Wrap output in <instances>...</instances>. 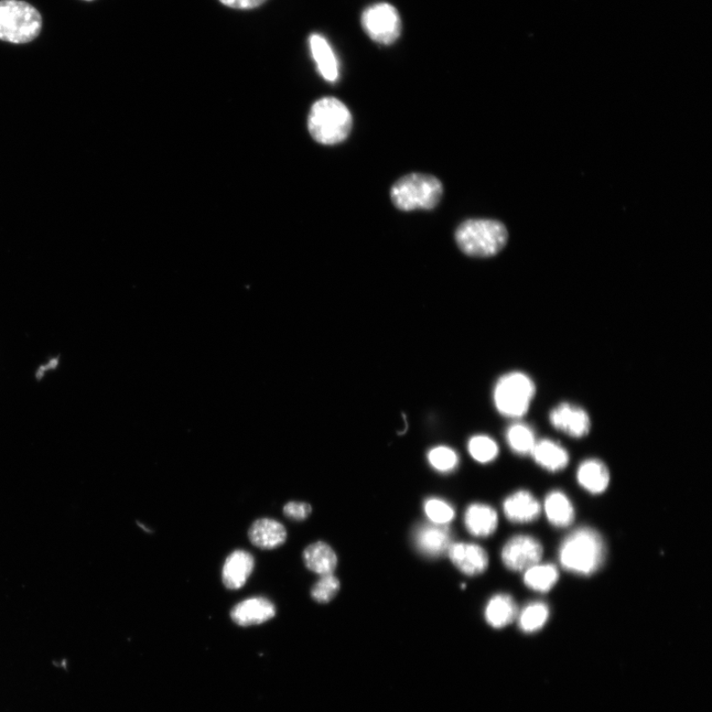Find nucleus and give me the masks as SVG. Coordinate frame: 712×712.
Here are the masks:
<instances>
[{
    "label": "nucleus",
    "instance_id": "29",
    "mask_svg": "<svg viewBox=\"0 0 712 712\" xmlns=\"http://www.w3.org/2000/svg\"><path fill=\"white\" fill-rule=\"evenodd\" d=\"M341 588L338 578L331 575L322 576L311 591V596L320 603H327L337 596Z\"/></svg>",
    "mask_w": 712,
    "mask_h": 712
},
{
    "label": "nucleus",
    "instance_id": "16",
    "mask_svg": "<svg viewBox=\"0 0 712 712\" xmlns=\"http://www.w3.org/2000/svg\"><path fill=\"white\" fill-rule=\"evenodd\" d=\"M313 59L322 77L330 82H336L340 75L339 62L325 37L312 34L309 39Z\"/></svg>",
    "mask_w": 712,
    "mask_h": 712
},
{
    "label": "nucleus",
    "instance_id": "4",
    "mask_svg": "<svg viewBox=\"0 0 712 712\" xmlns=\"http://www.w3.org/2000/svg\"><path fill=\"white\" fill-rule=\"evenodd\" d=\"M43 18L39 10L24 0H0V40L27 44L41 34Z\"/></svg>",
    "mask_w": 712,
    "mask_h": 712
},
{
    "label": "nucleus",
    "instance_id": "21",
    "mask_svg": "<svg viewBox=\"0 0 712 712\" xmlns=\"http://www.w3.org/2000/svg\"><path fill=\"white\" fill-rule=\"evenodd\" d=\"M515 601L509 595L500 593L494 596L485 609V618L494 629H503L514 621L516 617Z\"/></svg>",
    "mask_w": 712,
    "mask_h": 712
},
{
    "label": "nucleus",
    "instance_id": "14",
    "mask_svg": "<svg viewBox=\"0 0 712 712\" xmlns=\"http://www.w3.org/2000/svg\"><path fill=\"white\" fill-rule=\"evenodd\" d=\"M504 513L513 523H531L542 513L541 504L527 491H519L504 502Z\"/></svg>",
    "mask_w": 712,
    "mask_h": 712
},
{
    "label": "nucleus",
    "instance_id": "12",
    "mask_svg": "<svg viewBox=\"0 0 712 712\" xmlns=\"http://www.w3.org/2000/svg\"><path fill=\"white\" fill-rule=\"evenodd\" d=\"M276 608L272 601L264 597L245 600L231 611L232 621L240 627L262 624L275 617Z\"/></svg>",
    "mask_w": 712,
    "mask_h": 712
},
{
    "label": "nucleus",
    "instance_id": "11",
    "mask_svg": "<svg viewBox=\"0 0 712 712\" xmlns=\"http://www.w3.org/2000/svg\"><path fill=\"white\" fill-rule=\"evenodd\" d=\"M447 554L451 563L468 576H476L486 571L489 557L485 549L473 544H452Z\"/></svg>",
    "mask_w": 712,
    "mask_h": 712
},
{
    "label": "nucleus",
    "instance_id": "2",
    "mask_svg": "<svg viewBox=\"0 0 712 712\" xmlns=\"http://www.w3.org/2000/svg\"><path fill=\"white\" fill-rule=\"evenodd\" d=\"M309 132L316 142L336 145L345 141L351 132L352 116L347 106L334 97H323L312 106Z\"/></svg>",
    "mask_w": 712,
    "mask_h": 712
},
{
    "label": "nucleus",
    "instance_id": "10",
    "mask_svg": "<svg viewBox=\"0 0 712 712\" xmlns=\"http://www.w3.org/2000/svg\"><path fill=\"white\" fill-rule=\"evenodd\" d=\"M414 544L420 553L429 558H438L448 553L452 544V534L447 525H419L414 532Z\"/></svg>",
    "mask_w": 712,
    "mask_h": 712
},
{
    "label": "nucleus",
    "instance_id": "7",
    "mask_svg": "<svg viewBox=\"0 0 712 712\" xmlns=\"http://www.w3.org/2000/svg\"><path fill=\"white\" fill-rule=\"evenodd\" d=\"M361 24L366 34L381 45H391L401 35L400 14L390 4L374 5L366 9Z\"/></svg>",
    "mask_w": 712,
    "mask_h": 712
},
{
    "label": "nucleus",
    "instance_id": "25",
    "mask_svg": "<svg viewBox=\"0 0 712 712\" xmlns=\"http://www.w3.org/2000/svg\"><path fill=\"white\" fill-rule=\"evenodd\" d=\"M549 618V609L544 602H533L520 614L519 625L523 631L533 633L544 627Z\"/></svg>",
    "mask_w": 712,
    "mask_h": 712
},
{
    "label": "nucleus",
    "instance_id": "19",
    "mask_svg": "<svg viewBox=\"0 0 712 712\" xmlns=\"http://www.w3.org/2000/svg\"><path fill=\"white\" fill-rule=\"evenodd\" d=\"M532 456L538 466L552 472L564 469L569 462L566 449L550 439L536 441Z\"/></svg>",
    "mask_w": 712,
    "mask_h": 712
},
{
    "label": "nucleus",
    "instance_id": "33",
    "mask_svg": "<svg viewBox=\"0 0 712 712\" xmlns=\"http://www.w3.org/2000/svg\"><path fill=\"white\" fill-rule=\"evenodd\" d=\"M83 2H93V0H83Z\"/></svg>",
    "mask_w": 712,
    "mask_h": 712
},
{
    "label": "nucleus",
    "instance_id": "22",
    "mask_svg": "<svg viewBox=\"0 0 712 712\" xmlns=\"http://www.w3.org/2000/svg\"><path fill=\"white\" fill-rule=\"evenodd\" d=\"M547 519L557 527H567L574 521L573 505L563 493H550L544 502Z\"/></svg>",
    "mask_w": 712,
    "mask_h": 712
},
{
    "label": "nucleus",
    "instance_id": "31",
    "mask_svg": "<svg viewBox=\"0 0 712 712\" xmlns=\"http://www.w3.org/2000/svg\"><path fill=\"white\" fill-rule=\"evenodd\" d=\"M226 6L237 10H252L265 5L267 0H219Z\"/></svg>",
    "mask_w": 712,
    "mask_h": 712
},
{
    "label": "nucleus",
    "instance_id": "17",
    "mask_svg": "<svg viewBox=\"0 0 712 712\" xmlns=\"http://www.w3.org/2000/svg\"><path fill=\"white\" fill-rule=\"evenodd\" d=\"M464 523L474 536L487 537L497 530L498 515L490 505L473 504L464 515Z\"/></svg>",
    "mask_w": 712,
    "mask_h": 712
},
{
    "label": "nucleus",
    "instance_id": "13",
    "mask_svg": "<svg viewBox=\"0 0 712 712\" xmlns=\"http://www.w3.org/2000/svg\"><path fill=\"white\" fill-rule=\"evenodd\" d=\"M254 569V556L245 550H236L225 561L222 571L223 584L226 589L239 590L245 586Z\"/></svg>",
    "mask_w": 712,
    "mask_h": 712
},
{
    "label": "nucleus",
    "instance_id": "30",
    "mask_svg": "<svg viewBox=\"0 0 712 712\" xmlns=\"http://www.w3.org/2000/svg\"><path fill=\"white\" fill-rule=\"evenodd\" d=\"M284 513L290 520L301 522L311 515L312 506L306 503L289 502L284 505Z\"/></svg>",
    "mask_w": 712,
    "mask_h": 712
},
{
    "label": "nucleus",
    "instance_id": "26",
    "mask_svg": "<svg viewBox=\"0 0 712 712\" xmlns=\"http://www.w3.org/2000/svg\"><path fill=\"white\" fill-rule=\"evenodd\" d=\"M468 450L471 457L480 463H489L499 455L498 445L486 436L473 437L469 440Z\"/></svg>",
    "mask_w": 712,
    "mask_h": 712
},
{
    "label": "nucleus",
    "instance_id": "32",
    "mask_svg": "<svg viewBox=\"0 0 712 712\" xmlns=\"http://www.w3.org/2000/svg\"><path fill=\"white\" fill-rule=\"evenodd\" d=\"M59 364V359H53L50 362H48L44 366H41V368L37 371V379L41 380L43 376H44L47 370L56 369Z\"/></svg>",
    "mask_w": 712,
    "mask_h": 712
},
{
    "label": "nucleus",
    "instance_id": "5",
    "mask_svg": "<svg viewBox=\"0 0 712 712\" xmlns=\"http://www.w3.org/2000/svg\"><path fill=\"white\" fill-rule=\"evenodd\" d=\"M444 194L438 178L425 174H411L399 179L391 189L394 207L401 211L431 210Z\"/></svg>",
    "mask_w": 712,
    "mask_h": 712
},
{
    "label": "nucleus",
    "instance_id": "9",
    "mask_svg": "<svg viewBox=\"0 0 712 712\" xmlns=\"http://www.w3.org/2000/svg\"><path fill=\"white\" fill-rule=\"evenodd\" d=\"M550 423L563 433L582 438L589 434L591 419L584 409L569 403L555 407L549 415Z\"/></svg>",
    "mask_w": 712,
    "mask_h": 712
},
{
    "label": "nucleus",
    "instance_id": "6",
    "mask_svg": "<svg viewBox=\"0 0 712 712\" xmlns=\"http://www.w3.org/2000/svg\"><path fill=\"white\" fill-rule=\"evenodd\" d=\"M535 385L530 376L511 372L501 377L494 390V402L498 411L508 418H522L533 402Z\"/></svg>",
    "mask_w": 712,
    "mask_h": 712
},
{
    "label": "nucleus",
    "instance_id": "23",
    "mask_svg": "<svg viewBox=\"0 0 712 712\" xmlns=\"http://www.w3.org/2000/svg\"><path fill=\"white\" fill-rule=\"evenodd\" d=\"M559 578L558 570L552 564H535L524 571V584L539 592L552 590Z\"/></svg>",
    "mask_w": 712,
    "mask_h": 712
},
{
    "label": "nucleus",
    "instance_id": "24",
    "mask_svg": "<svg viewBox=\"0 0 712 712\" xmlns=\"http://www.w3.org/2000/svg\"><path fill=\"white\" fill-rule=\"evenodd\" d=\"M506 440L512 450L520 456H532L536 444L533 428L523 423L510 427L506 431Z\"/></svg>",
    "mask_w": 712,
    "mask_h": 712
},
{
    "label": "nucleus",
    "instance_id": "20",
    "mask_svg": "<svg viewBox=\"0 0 712 712\" xmlns=\"http://www.w3.org/2000/svg\"><path fill=\"white\" fill-rule=\"evenodd\" d=\"M303 560L310 571L321 576L332 574L338 565L336 553L322 542L309 545L303 553Z\"/></svg>",
    "mask_w": 712,
    "mask_h": 712
},
{
    "label": "nucleus",
    "instance_id": "1",
    "mask_svg": "<svg viewBox=\"0 0 712 712\" xmlns=\"http://www.w3.org/2000/svg\"><path fill=\"white\" fill-rule=\"evenodd\" d=\"M606 556V546L601 536L589 527L572 533L561 545V565L572 573L590 576L598 571Z\"/></svg>",
    "mask_w": 712,
    "mask_h": 712
},
{
    "label": "nucleus",
    "instance_id": "27",
    "mask_svg": "<svg viewBox=\"0 0 712 712\" xmlns=\"http://www.w3.org/2000/svg\"><path fill=\"white\" fill-rule=\"evenodd\" d=\"M424 510L428 519L439 525H447L455 519L456 512L453 506L445 500L431 498L425 502Z\"/></svg>",
    "mask_w": 712,
    "mask_h": 712
},
{
    "label": "nucleus",
    "instance_id": "28",
    "mask_svg": "<svg viewBox=\"0 0 712 712\" xmlns=\"http://www.w3.org/2000/svg\"><path fill=\"white\" fill-rule=\"evenodd\" d=\"M428 462L438 472L449 473L457 467L459 458L455 450L447 447H437L428 452Z\"/></svg>",
    "mask_w": 712,
    "mask_h": 712
},
{
    "label": "nucleus",
    "instance_id": "18",
    "mask_svg": "<svg viewBox=\"0 0 712 712\" xmlns=\"http://www.w3.org/2000/svg\"><path fill=\"white\" fill-rule=\"evenodd\" d=\"M577 478L582 488L595 495L605 492L611 480L608 467L598 459L582 462L578 469Z\"/></svg>",
    "mask_w": 712,
    "mask_h": 712
},
{
    "label": "nucleus",
    "instance_id": "3",
    "mask_svg": "<svg viewBox=\"0 0 712 712\" xmlns=\"http://www.w3.org/2000/svg\"><path fill=\"white\" fill-rule=\"evenodd\" d=\"M508 239L509 233L505 226L489 219L467 220L456 232V241L461 252L473 257L498 255Z\"/></svg>",
    "mask_w": 712,
    "mask_h": 712
},
{
    "label": "nucleus",
    "instance_id": "15",
    "mask_svg": "<svg viewBox=\"0 0 712 712\" xmlns=\"http://www.w3.org/2000/svg\"><path fill=\"white\" fill-rule=\"evenodd\" d=\"M249 538L255 546L272 550L285 544L287 532L284 525L275 520L261 519L250 527Z\"/></svg>",
    "mask_w": 712,
    "mask_h": 712
},
{
    "label": "nucleus",
    "instance_id": "8",
    "mask_svg": "<svg viewBox=\"0 0 712 712\" xmlns=\"http://www.w3.org/2000/svg\"><path fill=\"white\" fill-rule=\"evenodd\" d=\"M544 548L535 538L517 535L510 539L502 550L503 563L512 571L523 572L541 563Z\"/></svg>",
    "mask_w": 712,
    "mask_h": 712
}]
</instances>
